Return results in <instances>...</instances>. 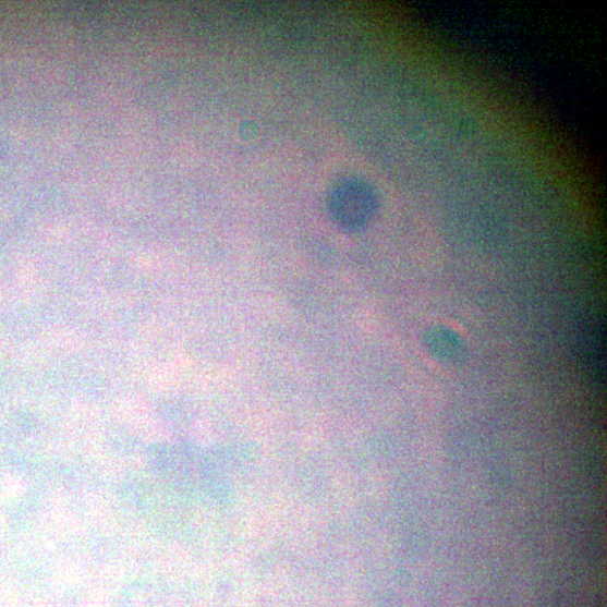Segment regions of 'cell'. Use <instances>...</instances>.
<instances>
[{
  "instance_id": "1",
  "label": "cell",
  "mask_w": 607,
  "mask_h": 607,
  "mask_svg": "<svg viewBox=\"0 0 607 607\" xmlns=\"http://www.w3.org/2000/svg\"><path fill=\"white\" fill-rule=\"evenodd\" d=\"M379 209L378 194L362 181H347L330 196L329 210L333 220L348 231L366 229Z\"/></svg>"
},
{
  "instance_id": "2",
  "label": "cell",
  "mask_w": 607,
  "mask_h": 607,
  "mask_svg": "<svg viewBox=\"0 0 607 607\" xmlns=\"http://www.w3.org/2000/svg\"><path fill=\"white\" fill-rule=\"evenodd\" d=\"M424 345L435 359L447 364H460L466 360L468 349L460 337L453 331L437 327L424 336Z\"/></svg>"
}]
</instances>
